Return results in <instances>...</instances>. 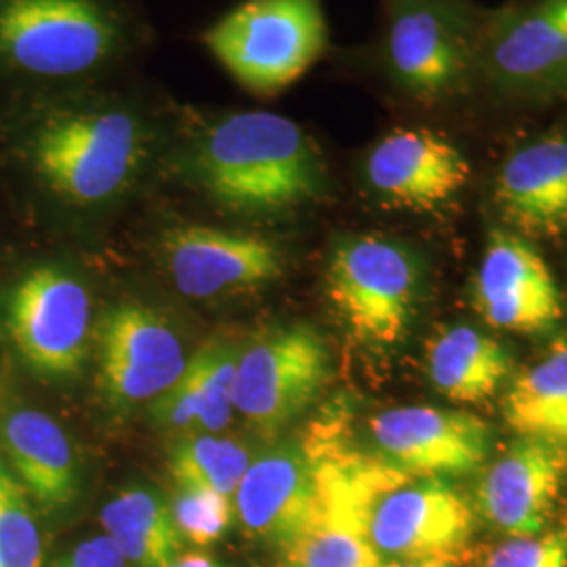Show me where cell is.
Listing matches in <instances>:
<instances>
[{"label":"cell","instance_id":"1","mask_svg":"<svg viewBox=\"0 0 567 567\" xmlns=\"http://www.w3.org/2000/svg\"><path fill=\"white\" fill-rule=\"evenodd\" d=\"M182 100L137 74L0 107V142L76 224L100 225L156 187Z\"/></svg>","mask_w":567,"mask_h":567},{"label":"cell","instance_id":"2","mask_svg":"<svg viewBox=\"0 0 567 567\" xmlns=\"http://www.w3.org/2000/svg\"><path fill=\"white\" fill-rule=\"evenodd\" d=\"M156 187H171L225 224L282 234L330 200L322 143L267 107L182 102Z\"/></svg>","mask_w":567,"mask_h":567},{"label":"cell","instance_id":"3","mask_svg":"<svg viewBox=\"0 0 567 567\" xmlns=\"http://www.w3.org/2000/svg\"><path fill=\"white\" fill-rule=\"evenodd\" d=\"M156 44L143 0H0V107L143 74Z\"/></svg>","mask_w":567,"mask_h":567},{"label":"cell","instance_id":"4","mask_svg":"<svg viewBox=\"0 0 567 567\" xmlns=\"http://www.w3.org/2000/svg\"><path fill=\"white\" fill-rule=\"evenodd\" d=\"M374 41L343 53L400 105L431 110L466 95L482 76L487 18L466 0H381Z\"/></svg>","mask_w":567,"mask_h":567},{"label":"cell","instance_id":"5","mask_svg":"<svg viewBox=\"0 0 567 567\" xmlns=\"http://www.w3.org/2000/svg\"><path fill=\"white\" fill-rule=\"evenodd\" d=\"M196 42L243 93L269 102L330 53L324 0H238Z\"/></svg>","mask_w":567,"mask_h":567},{"label":"cell","instance_id":"6","mask_svg":"<svg viewBox=\"0 0 567 567\" xmlns=\"http://www.w3.org/2000/svg\"><path fill=\"white\" fill-rule=\"evenodd\" d=\"M142 236L147 257L187 299H224L282 280L290 246L278 231L164 210Z\"/></svg>","mask_w":567,"mask_h":567},{"label":"cell","instance_id":"7","mask_svg":"<svg viewBox=\"0 0 567 567\" xmlns=\"http://www.w3.org/2000/svg\"><path fill=\"white\" fill-rule=\"evenodd\" d=\"M423 280L421 255L381 231H339L326 248V295L351 337L370 349L404 343Z\"/></svg>","mask_w":567,"mask_h":567},{"label":"cell","instance_id":"8","mask_svg":"<svg viewBox=\"0 0 567 567\" xmlns=\"http://www.w3.org/2000/svg\"><path fill=\"white\" fill-rule=\"evenodd\" d=\"M4 324L21 360L39 377H76L91 337V295L81 274L60 261L32 265L7 295Z\"/></svg>","mask_w":567,"mask_h":567},{"label":"cell","instance_id":"9","mask_svg":"<svg viewBox=\"0 0 567 567\" xmlns=\"http://www.w3.org/2000/svg\"><path fill=\"white\" fill-rule=\"evenodd\" d=\"M468 177L471 163L461 147L416 122L386 128L358 158L362 194L385 213H437L465 189Z\"/></svg>","mask_w":567,"mask_h":567},{"label":"cell","instance_id":"10","mask_svg":"<svg viewBox=\"0 0 567 567\" xmlns=\"http://www.w3.org/2000/svg\"><path fill=\"white\" fill-rule=\"evenodd\" d=\"M330 372V351L316 328H271L240 351L234 410L255 431L276 435L318 400Z\"/></svg>","mask_w":567,"mask_h":567},{"label":"cell","instance_id":"11","mask_svg":"<svg viewBox=\"0 0 567 567\" xmlns=\"http://www.w3.org/2000/svg\"><path fill=\"white\" fill-rule=\"evenodd\" d=\"M482 76L515 102L567 97V0H534L489 16Z\"/></svg>","mask_w":567,"mask_h":567},{"label":"cell","instance_id":"12","mask_svg":"<svg viewBox=\"0 0 567 567\" xmlns=\"http://www.w3.org/2000/svg\"><path fill=\"white\" fill-rule=\"evenodd\" d=\"M475 534V513L444 480L410 477L383 489L368 513V540L381 559L454 564Z\"/></svg>","mask_w":567,"mask_h":567},{"label":"cell","instance_id":"13","mask_svg":"<svg viewBox=\"0 0 567 567\" xmlns=\"http://www.w3.org/2000/svg\"><path fill=\"white\" fill-rule=\"evenodd\" d=\"M370 437L386 466L419 480L463 477L486 465L492 431L463 410L404 405L370 419Z\"/></svg>","mask_w":567,"mask_h":567},{"label":"cell","instance_id":"14","mask_svg":"<svg viewBox=\"0 0 567 567\" xmlns=\"http://www.w3.org/2000/svg\"><path fill=\"white\" fill-rule=\"evenodd\" d=\"M97 337L103 400L121 412L156 402L179 381L187 365L179 334L145 305L110 309Z\"/></svg>","mask_w":567,"mask_h":567},{"label":"cell","instance_id":"15","mask_svg":"<svg viewBox=\"0 0 567 567\" xmlns=\"http://www.w3.org/2000/svg\"><path fill=\"white\" fill-rule=\"evenodd\" d=\"M320 492V450L284 444L252 458L236 487L234 508L250 536L284 553L316 517Z\"/></svg>","mask_w":567,"mask_h":567},{"label":"cell","instance_id":"16","mask_svg":"<svg viewBox=\"0 0 567 567\" xmlns=\"http://www.w3.org/2000/svg\"><path fill=\"white\" fill-rule=\"evenodd\" d=\"M473 301L487 324L540 334L564 316L559 284L543 255L526 238L494 231L475 274Z\"/></svg>","mask_w":567,"mask_h":567},{"label":"cell","instance_id":"17","mask_svg":"<svg viewBox=\"0 0 567 567\" xmlns=\"http://www.w3.org/2000/svg\"><path fill=\"white\" fill-rule=\"evenodd\" d=\"M566 477V450L522 437L487 466L477 487V508L508 538L543 534L561 501Z\"/></svg>","mask_w":567,"mask_h":567},{"label":"cell","instance_id":"18","mask_svg":"<svg viewBox=\"0 0 567 567\" xmlns=\"http://www.w3.org/2000/svg\"><path fill=\"white\" fill-rule=\"evenodd\" d=\"M494 200L522 236H566L567 135H545L515 147L498 171Z\"/></svg>","mask_w":567,"mask_h":567},{"label":"cell","instance_id":"19","mask_svg":"<svg viewBox=\"0 0 567 567\" xmlns=\"http://www.w3.org/2000/svg\"><path fill=\"white\" fill-rule=\"evenodd\" d=\"M0 437L16 480L47 511L70 507L81 480L70 437L49 414L20 408L0 423Z\"/></svg>","mask_w":567,"mask_h":567},{"label":"cell","instance_id":"20","mask_svg":"<svg viewBox=\"0 0 567 567\" xmlns=\"http://www.w3.org/2000/svg\"><path fill=\"white\" fill-rule=\"evenodd\" d=\"M240 347L225 339L203 344L183 370L179 381L156 402L152 414L158 425L219 433L234 416V383Z\"/></svg>","mask_w":567,"mask_h":567},{"label":"cell","instance_id":"21","mask_svg":"<svg viewBox=\"0 0 567 567\" xmlns=\"http://www.w3.org/2000/svg\"><path fill=\"white\" fill-rule=\"evenodd\" d=\"M426 374L456 404H484L513 374L507 347L471 326H454L426 343Z\"/></svg>","mask_w":567,"mask_h":567},{"label":"cell","instance_id":"22","mask_svg":"<svg viewBox=\"0 0 567 567\" xmlns=\"http://www.w3.org/2000/svg\"><path fill=\"white\" fill-rule=\"evenodd\" d=\"M503 416L522 437L543 440L567 452V337L513 379L503 398Z\"/></svg>","mask_w":567,"mask_h":567},{"label":"cell","instance_id":"23","mask_svg":"<svg viewBox=\"0 0 567 567\" xmlns=\"http://www.w3.org/2000/svg\"><path fill=\"white\" fill-rule=\"evenodd\" d=\"M105 534L135 567H168L182 555L183 538L171 507L145 487H131L102 508Z\"/></svg>","mask_w":567,"mask_h":567},{"label":"cell","instance_id":"24","mask_svg":"<svg viewBox=\"0 0 567 567\" xmlns=\"http://www.w3.org/2000/svg\"><path fill=\"white\" fill-rule=\"evenodd\" d=\"M252 463L250 450L219 433H200L171 450V475L179 487H204L234 498Z\"/></svg>","mask_w":567,"mask_h":567},{"label":"cell","instance_id":"25","mask_svg":"<svg viewBox=\"0 0 567 567\" xmlns=\"http://www.w3.org/2000/svg\"><path fill=\"white\" fill-rule=\"evenodd\" d=\"M42 536L20 482L0 487V567H41Z\"/></svg>","mask_w":567,"mask_h":567},{"label":"cell","instance_id":"26","mask_svg":"<svg viewBox=\"0 0 567 567\" xmlns=\"http://www.w3.org/2000/svg\"><path fill=\"white\" fill-rule=\"evenodd\" d=\"M168 507L183 540L203 547L224 538L236 517L234 498L204 487H179Z\"/></svg>","mask_w":567,"mask_h":567},{"label":"cell","instance_id":"27","mask_svg":"<svg viewBox=\"0 0 567 567\" xmlns=\"http://www.w3.org/2000/svg\"><path fill=\"white\" fill-rule=\"evenodd\" d=\"M482 567H567V527L508 538L487 553Z\"/></svg>","mask_w":567,"mask_h":567},{"label":"cell","instance_id":"28","mask_svg":"<svg viewBox=\"0 0 567 567\" xmlns=\"http://www.w3.org/2000/svg\"><path fill=\"white\" fill-rule=\"evenodd\" d=\"M53 567H126V559L118 545L102 534L70 548Z\"/></svg>","mask_w":567,"mask_h":567},{"label":"cell","instance_id":"29","mask_svg":"<svg viewBox=\"0 0 567 567\" xmlns=\"http://www.w3.org/2000/svg\"><path fill=\"white\" fill-rule=\"evenodd\" d=\"M168 567H234L221 564L208 555H200V553H189V555H179L173 564Z\"/></svg>","mask_w":567,"mask_h":567},{"label":"cell","instance_id":"30","mask_svg":"<svg viewBox=\"0 0 567 567\" xmlns=\"http://www.w3.org/2000/svg\"><path fill=\"white\" fill-rule=\"evenodd\" d=\"M383 567H456L440 559H414V561H385Z\"/></svg>","mask_w":567,"mask_h":567},{"label":"cell","instance_id":"31","mask_svg":"<svg viewBox=\"0 0 567 567\" xmlns=\"http://www.w3.org/2000/svg\"><path fill=\"white\" fill-rule=\"evenodd\" d=\"M13 482H18V480L7 471V466H4L2 458H0V487L9 486V484H13Z\"/></svg>","mask_w":567,"mask_h":567}]
</instances>
